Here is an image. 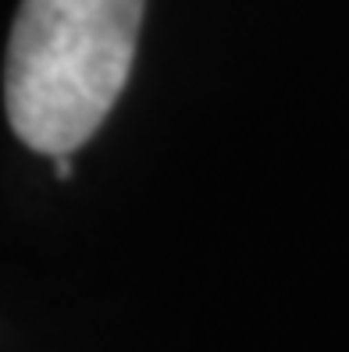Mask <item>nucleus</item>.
Segmentation results:
<instances>
[{
	"mask_svg": "<svg viewBox=\"0 0 349 352\" xmlns=\"http://www.w3.org/2000/svg\"><path fill=\"white\" fill-rule=\"evenodd\" d=\"M142 0H22L4 60V107L36 153H72L107 118L132 68Z\"/></svg>",
	"mask_w": 349,
	"mask_h": 352,
	"instance_id": "f257e3e1",
	"label": "nucleus"
}]
</instances>
